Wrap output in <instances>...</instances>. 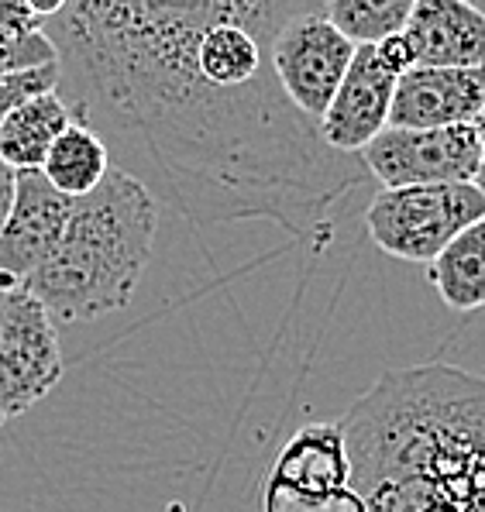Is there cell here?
<instances>
[{
    "instance_id": "1",
    "label": "cell",
    "mask_w": 485,
    "mask_h": 512,
    "mask_svg": "<svg viewBox=\"0 0 485 512\" xmlns=\"http://www.w3.org/2000/svg\"><path fill=\"white\" fill-rule=\"evenodd\" d=\"M293 0L62 4L45 21L59 97L148 193L197 227L272 220L324 251L334 203L365 179L272 73Z\"/></svg>"
},
{
    "instance_id": "2",
    "label": "cell",
    "mask_w": 485,
    "mask_h": 512,
    "mask_svg": "<svg viewBox=\"0 0 485 512\" xmlns=\"http://www.w3.org/2000/svg\"><path fill=\"white\" fill-rule=\"evenodd\" d=\"M365 512H485V378L393 368L338 420Z\"/></svg>"
},
{
    "instance_id": "3",
    "label": "cell",
    "mask_w": 485,
    "mask_h": 512,
    "mask_svg": "<svg viewBox=\"0 0 485 512\" xmlns=\"http://www.w3.org/2000/svg\"><path fill=\"white\" fill-rule=\"evenodd\" d=\"M155 231V196L128 172L111 169L93 193L73 200L56 251L21 289L62 324L124 310L148 269Z\"/></svg>"
},
{
    "instance_id": "4",
    "label": "cell",
    "mask_w": 485,
    "mask_h": 512,
    "mask_svg": "<svg viewBox=\"0 0 485 512\" xmlns=\"http://www.w3.org/2000/svg\"><path fill=\"white\" fill-rule=\"evenodd\" d=\"M479 220H485V196L475 183L379 189L365 207V231L379 251L417 265H430Z\"/></svg>"
},
{
    "instance_id": "5",
    "label": "cell",
    "mask_w": 485,
    "mask_h": 512,
    "mask_svg": "<svg viewBox=\"0 0 485 512\" xmlns=\"http://www.w3.org/2000/svg\"><path fill=\"white\" fill-rule=\"evenodd\" d=\"M269 59L289 104L320 121L355 59V45L324 18V4H296L272 35Z\"/></svg>"
},
{
    "instance_id": "6",
    "label": "cell",
    "mask_w": 485,
    "mask_h": 512,
    "mask_svg": "<svg viewBox=\"0 0 485 512\" xmlns=\"http://www.w3.org/2000/svg\"><path fill=\"white\" fill-rule=\"evenodd\" d=\"M62 382L56 320L25 289H0V427Z\"/></svg>"
},
{
    "instance_id": "7",
    "label": "cell",
    "mask_w": 485,
    "mask_h": 512,
    "mask_svg": "<svg viewBox=\"0 0 485 512\" xmlns=\"http://www.w3.org/2000/svg\"><path fill=\"white\" fill-rule=\"evenodd\" d=\"M358 162L382 189L465 186L479 176L482 141L475 124L437 131L386 128L362 148Z\"/></svg>"
},
{
    "instance_id": "8",
    "label": "cell",
    "mask_w": 485,
    "mask_h": 512,
    "mask_svg": "<svg viewBox=\"0 0 485 512\" xmlns=\"http://www.w3.org/2000/svg\"><path fill=\"white\" fill-rule=\"evenodd\" d=\"M73 200L49 186L42 172H18L14 200L0 224V289H21L49 262L66 231Z\"/></svg>"
},
{
    "instance_id": "9",
    "label": "cell",
    "mask_w": 485,
    "mask_h": 512,
    "mask_svg": "<svg viewBox=\"0 0 485 512\" xmlns=\"http://www.w3.org/2000/svg\"><path fill=\"white\" fill-rule=\"evenodd\" d=\"M396 80L400 76L382 62L379 52L355 49V59H351L331 107L317 121L327 148H334L341 155H362V148L389 128Z\"/></svg>"
},
{
    "instance_id": "10",
    "label": "cell",
    "mask_w": 485,
    "mask_h": 512,
    "mask_svg": "<svg viewBox=\"0 0 485 512\" xmlns=\"http://www.w3.org/2000/svg\"><path fill=\"white\" fill-rule=\"evenodd\" d=\"M485 114V66L482 69H424L413 66L396 80L389 128L437 131L479 124Z\"/></svg>"
},
{
    "instance_id": "11",
    "label": "cell",
    "mask_w": 485,
    "mask_h": 512,
    "mask_svg": "<svg viewBox=\"0 0 485 512\" xmlns=\"http://www.w3.org/2000/svg\"><path fill=\"white\" fill-rule=\"evenodd\" d=\"M413 66L424 69H482L485 18L465 0H413L400 31Z\"/></svg>"
},
{
    "instance_id": "12",
    "label": "cell",
    "mask_w": 485,
    "mask_h": 512,
    "mask_svg": "<svg viewBox=\"0 0 485 512\" xmlns=\"http://www.w3.org/2000/svg\"><path fill=\"white\" fill-rule=\"evenodd\" d=\"M269 482L303 492H334L351 485V464L338 423H307L286 440Z\"/></svg>"
},
{
    "instance_id": "13",
    "label": "cell",
    "mask_w": 485,
    "mask_h": 512,
    "mask_svg": "<svg viewBox=\"0 0 485 512\" xmlns=\"http://www.w3.org/2000/svg\"><path fill=\"white\" fill-rule=\"evenodd\" d=\"M69 124H73V107L56 90L25 100L0 124V162L11 172H38Z\"/></svg>"
},
{
    "instance_id": "14",
    "label": "cell",
    "mask_w": 485,
    "mask_h": 512,
    "mask_svg": "<svg viewBox=\"0 0 485 512\" xmlns=\"http://www.w3.org/2000/svg\"><path fill=\"white\" fill-rule=\"evenodd\" d=\"M427 279L437 289L444 306L458 313H472L485 306V220L465 227L434 262L427 265Z\"/></svg>"
},
{
    "instance_id": "15",
    "label": "cell",
    "mask_w": 485,
    "mask_h": 512,
    "mask_svg": "<svg viewBox=\"0 0 485 512\" xmlns=\"http://www.w3.org/2000/svg\"><path fill=\"white\" fill-rule=\"evenodd\" d=\"M52 189H59L66 200H83L86 193H93L104 176L111 172V155L107 145L100 141V135L93 128H86L83 121L69 124L66 131L56 138V145L49 148L42 169Z\"/></svg>"
},
{
    "instance_id": "16",
    "label": "cell",
    "mask_w": 485,
    "mask_h": 512,
    "mask_svg": "<svg viewBox=\"0 0 485 512\" xmlns=\"http://www.w3.org/2000/svg\"><path fill=\"white\" fill-rule=\"evenodd\" d=\"M413 0H327L324 18L348 38L355 49H375L400 35L410 18Z\"/></svg>"
},
{
    "instance_id": "17",
    "label": "cell",
    "mask_w": 485,
    "mask_h": 512,
    "mask_svg": "<svg viewBox=\"0 0 485 512\" xmlns=\"http://www.w3.org/2000/svg\"><path fill=\"white\" fill-rule=\"evenodd\" d=\"M265 512H365V502L351 485L334 492H303L265 482Z\"/></svg>"
},
{
    "instance_id": "18",
    "label": "cell",
    "mask_w": 485,
    "mask_h": 512,
    "mask_svg": "<svg viewBox=\"0 0 485 512\" xmlns=\"http://www.w3.org/2000/svg\"><path fill=\"white\" fill-rule=\"evenodd\" d=\"M56 62V45H52V38L45 31H38V35H14V31L0 28V76L45 69L56 66Z\"/></svg>"
},
{
    "instance_id": "19",
    "label": "cell",
    "mask_w": 485,
    "mask_h": 512,
    "mask_svg": "<svg viewBox=\"0 0 485 512\" xmlns=\"http://www.w3.org/2000/svg\"><path fill=\"white\" fill-rule=\"evenodd\" d=\"M59 90V62L45 69H28V73L0 76V124L11 114L14 107H21L31 97H42V93Z\"/></svg>"
},
{
    "instance_id": "20",
    "label": "cell",
    "mask_w": 485,
    "mask_h": 512,
    "mask_svg": "<svg viewBox=\"0 0 485 512\" xmlns=\"http://www.w3.org/2000/svg\"><path fill=\"white\" fill-rule=\"evenodd\" d=\"M0 28L14 35H38L45 31V18L35 11L31 0H0Z\"/></svg>"
},
{
    "instance_id": "21",
    "label": "cell",
    "mask_w": 485,
    "mask_h": 512,
    "mask_svg": "<svg viewBox=\"0 0 485 512\" xmlns=\"http://www.w3.org/2000/svg\"><path fill=\"white\" fill-rule=\"evenodd\" d=\"M14 179H18V172H11L4 162H0V224H4L7 210H11V200H14Z\"/></svg>"
},
{
    "instance_id": "22",
    "label": "cell",
    "mask_w": 485,
    "mask_h": 512,
    "mask_svg": "<svg viewBox=\"0 0 485 512\" xmlns=\"http://www.w3.org/2000/svg\"><path fill=\"white\" fill-rule=\"evenodd\" d=\"M475 128H479V141H482V162H479V176H475V186H479V193L485 196V114L479 117V124H475Z\"/></svg>"
},
{
    "instance_id": "23",
    "label": "cell",
    "mask_w": 485,
    "mask_h": 512,
    "mask_svg": "<svg viewBox=\"0 0 485 512\" xmlns=\"http://www.w3.org/2000/svg\"><path fill=\"white\" fill-rule=\"evenodd\" d=\"M475 7H479V11H482V18H485V4H475Z\"/></svg>"
}]
</instances>
